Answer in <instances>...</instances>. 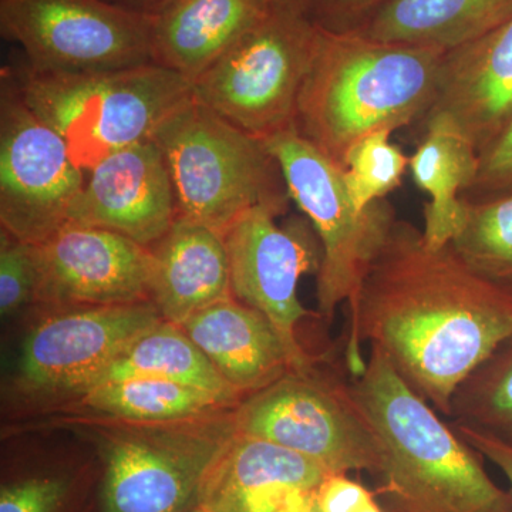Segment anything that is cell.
<instances>
[{
  "label": "cell",
  "instance_id": "1",
  "mask_svg": "<svg viewBox=\"0 0 512 512\" xmlns=\"http://www.w3.org/2000/svg\"><path fill=\"white\" fill-rule=\"evenodd\" d=\"M349 305L348 363L370 342L413 390L451 419L458 386L512 338V292L474 272L450 245L430 248L393 222Z\"/></svg>",
  "mask_w": 512,
  "mask_h": 512
},
{
  "label": "cell",
  "instance_id": "2",
  "mask_svg": "<svg viewBox=\"0 0 512 512\" xmlns=\"http://www.w3.org/2000/svg\"><path fill=\"white\" fill-rule=\"evenodd\" d=\"M380 448V493L404 512H512V493L491 480L481 454L372 348L350 383Z\"/></svg>",
  "mask_w": 512,
  "mask_h": 512
},
{
  "label": "cell",
  "instance_id": "3",
  "mask_svg": "<svg viewBox=\"0 0 512 512\" xmlns=\"http://www.w3.org/2000/svg\"><path fill=\"white\" fill-rule=\"evenodd\" d=\"M446 52L320 28L296 130L343 168L359 138L423 119L436 96Z\"/></svg>",
  "mask_w": 512,
  "mask_h": 512
},
{
  "label": "cell",
  "instance_id": "4",
  "mask_svg": "<svg viewBox=\"0 0 512 512\" xmlns=\"http://www.w3.org/2000/svg\"><path fill=\"white\" fill-rule=\"evenodd\" d=\"M5 73L86 173L121 148L151 140L192 97L190 80L157 63L77 74L37 73L22 64Z\"/></svg>",
  "mask_w": 512,
  "mask_h": 512
},
{
  "label": "cell",
  "instance_id": "5",
  "mask_svg": "<svg viewBox=\"0 0 512 512\" xmlns=\"http://www.w3.org/2000/svg\"><path fill=\"white\" fill-rule=\"evenodd\" d=\"M178 215L225 235L248 211L284 215L289 198L278 161L259 140L191 97L157 128Z\"/></svg>",
  "mask_w": 512,
  "mask_h": 512
},
{
  "label": "cell",
  "instance_id": "6",
  "mask_svg": "<svg viewBox=\"0 0 512 512\" xmlns=\"http://www.w3.org/2000/svg\"><path fill=\"white\" fill-rule=\"evenodd\" d=\"M319 37L311 16L274 8L192 82V97L259 140L291 130Z\"/></svg>",
  "mask_w": 512,
  "mask_h": 512
},
{
  "label": "cell",
  "instance_id": "7",
  "mask_svg": "<svg viewBox=\"0 0 512 512\" xmlns=\"http://www.w3.org/2000/svg\"><path fill=\"white\" fill-rule=\"evenodd\" d=\"M237 434L234 412L170 423H121L100 436L103 512H190L212 464Z\"/></svg>",
  "mask_w": 512,
  "mask_h": 512
},
{
  "label": "cell",
  "instance_id": "8",
  "mask_svg": "<svg viewBox=\"0 0 512 512\" xmlns=\"http://www.w3.org/2000/svg\"><path fill=\"white\" fill-rule=\"evenodd\" d=\"M281 167L289 198L305 214L322 247L316 274L320 318L330 322L355 298L367 266L397 220L387 200L359 212L350 200L343 168L295 128L265 141Z\"/></svg>",
  "mask_w": 512,
  "mask_h": 512
},
{
  "label": "cell",
  "instance_id": "9",
  "mask_svg": "<svg viewBox=\"0 0 512 512\" xmlns=\"http://www.w3.org/2000/svg\"><path fill=\"white\" fill-rule=\"evenodd\" d=\"M234 423L238 434L295 451L328 473L380 474L379 444L350 383L326 377L315 366L249 394L234 410Z\"/></svg>",
  "mask_w": 512,
  "mask_h": 512
},
{
  "label": "cell",
  "instance_id": "10",
  "mask_svg": "<svg viewBox=\"0 0 512 512\" xmlns=\"http://www.w3.org/2000/svg\"><path fill=\"white\" fill-rule=\"evenodd\" d=\"M0 30L37 73L111 72L154 63L150 15L107 0H0Z\"/></svg>",
  "mask_w": 512,
  "mask_h": 512
},
{
  "label": "cell",
  "instance_id": "11",
  "mask_svg": "<svg viewBox=\"0 0 512 512\" xmlns=\"http://www.w3.org/2000/svg\"><path fill=\"white\" fill-rule=\"evenodd\" d=\"M86 175L66 141L23 101L8 74L0 92V224L40 244L69 224Z\"/></svg>",
  "mask_w": 512,
  "mask_h": 512
},
{
  "label": "cell",
  "instance_id": "12",
  "mask_svg": "<svg viewBox=\"0 0 512 512\" xmlns=\"http://www.w3.org/2000/svg\"><path fill=\"white\" fill-rule=\"evenodd\" d=\"M163 316L151 301L74 306L50 313L23 340L16 389L33 399H76Z\"/></svg>",
  "mask_w": 512,
  "mask_h": 512
},
{
  "label": "cell",
  "instance_id": "13",
  "mask_svg": "<svg viewBox=\"0 0 512 512\" xmlns=\"http://www.w3.org/2000/svg\"><path fill=\"white\" fill-rule=\"evenodd\" d=\"M275 211H248L225 232L231 292L272 323L284 342L292 372H308L313 362L299 343V322L308 311L298 298L303 275L318 274L322 247L308 218L276 224Z\"/></svg>",
  "mask_w": 512,
  "mask_h": 512
},
{
  "label": "cell",
  "instance_id": "14",
  "mask_svg": "<svg viewBox=\"0 0 512 512\" xmlns=\"http://www.w3.org/2000/svg\"><path fill=\"white\" fill-rule=\"evenodd\" d=\"M36 245V303L52 308L151 301V249L107 229L67 224Z\"/></svg>",
  "mask_w": 512,
  "mask_h": 512
},
{
  "label": "cell",
  "instance_id": "15",
  "mask_svg": "<svg viewBox=\"0 0 512 512\" xmlns=\"http://www.w3.org/2000/svg\"><path fill=\"white\" fill-rule=\"evenodd\" d=\"M177 217L170 170L151 138L94 165L70 211L69 224L107 229L151 248Z\"/></svg>",
  "mask_w": 512,
  "mask_h": 512
},
{
  "label": "cell",
  "instance_id": "16",
  "mask_svg": "<svg viewBox=\"0 0 512 512\" xmlns=\"http://www.w3.org/2000/svg\"><path fill=\"white\" fill-rule=\"evenodd\" d=\"M512 119V19L466 45L447 50L436 96L419 124L447 126L478 154Z\"/></svg>",
  "mask_w": 512,
  "mask_h": 512
},
{
  "label": "cell",
  "instance_id": "17",
  "mask_svg": "<svg viewBox=\"0 0 512 512\" xmlns=\"http://www.w3.org/2000/svg\"><path fill=\"white\" fill-rule=\"evenodd\" d=\"M328 471L271 441L235 434L217 458L197 507L210 512H278L295 490H316Z\"/></svg>",
  "mask_w": 512,
  "mask_h": 512
},
{
  "label": "cell",
  "instance_id": "18",
  "mask_svg": "<svg viewBox=\"0 0 512 512\" xmlns=\"http://www.w3.org/2000/svg\"><path fill=\"white\" fill-rule=\"evenodd\" d=\"M180 326L244 399L292 372L288 350L272 323L234 296Z\"/></svg>",
  "mask_w": 512,
  "mask_h": 512
},
{
  "label": "cell",
  "instance_id": "19",
  "mask_svg": "<svg viewBox=\"0 0 512 512\" xmlns=\"http://www.w3.org/2000/svg\"><path fill=\"white\" fill-rule=\"evenodd\" d=\"M274 8L272 0H163L150 13L153 62L192 83Z\"/></svg>",
  "mask_w": 512,
  "mask_h": 512
},
{
  "label": "cell",
  "instance_id": "20",
  "mask_svg": "<svg viewBox=\"0 0 512 512\" xmlns=\"http://www.w3.org/2000/svg\"><path fill=\"white\" fill-rule=\"evenodd\" d=\"M150 299L164 320L181 325L232 296L224 235L178 215L153 245Z\"/></svg>",
  "mask_w": 512,
  "mask_h": 512
},
{
  "label": "cell",
  "instance_id": "21",
  "mask_svg": "<svg viewBox=\"0 0 512 512\" xmlns=\"http://www.w3.org/2000/svg\"><path fill=\"white\" fill-rule=\"evenodd\" d=\"M512 19V0H389L355 28L380 42L451 50Z\"/></svg>",
  "mask_w": 512,
  "mask_h": 512
},
{
  "label": "cell",
  "instance_id": "22",
  "mask_svg": "<svg viewBox=\"0 0 512 512\" xmlns=\"http://www.w3.org/2000/svg\"><path fill=\"white\" fill-rule=\"evenodd\" d=\"M410 157L413 181L430 197L424 208V241L430 248L446 247L466 222L467 202L461 198L473 184L478 151L454 128L429 126Z\"/></svg>",
  "mask_w": 512,
  "mask_h": 512
},
{
  "label": "cell",
  "instance_id": "23",
  "mask_svg": "<svg viewBox=\"0 0 512 512\" xmlns=\"http://www.w3.org/2000/svg\"><path fill=\"white\" fill-rule=\"evenodd\" d=\"M80 409L121 423H170L234 412L238 400L158 379L97 384L79 397Z\"/></svg>",
  "mask_w": 512,
  "mask_h": 512
},
{
  "label": "cell",
  "instance_id": "24",
  "mask_svg": "<svg viewBox=\"0 0 512 512\" xmlns=\"http://www.w3.org/2000/svg\"><path fill=\"white\" fill-rule=\"evenodd\" d=\"M128 379L168 380L221 394L238 402L244 400L222 379L183 328L164 319L134 339L104 370L94 386Z\"/></svg>",
  "mask_w": 512,
  "mask_h": 512
},
{
  "label": "cell",
  "instance_id": "25",
  "mask_svg": "<svg viewBox=\"0 0 512 512\" xmlns=\"http://www.w3.org/2000/svg\"><path fill=\"white\" fill-rule=\"evenodd\" d=\"M451 419L512 447V338L458 386Z\"/></svg>",
  "mask_w": 512,
  "mask_h": 512
},
{
  "label": "cell",
  "instance_id": "26",
  "mask_svg": "<svg viewBox=\"0 0 512 512\" xmlns=\"http://www.w3.org/2000/svg\"><path fill=\"white\" fill-rule=\"evenodd\" d=\"M448 245L478 275L512 292V194L467 202L466 222Z\"/></svg>",
  "mask_w": 512,
  "mask_h": 512
},
{
  "label": "cell",
  "instance_id": "27",
  "mask_svg": "<svg viewBox=\"0 0 512 512\" xmlns=\"http://www.w3.org/2000/svg\"><path fill=\"white\" fill-rule=\"evenodd\" d=\"M393 130L382 128L359 138L343 163V180L350 200L359 212L377 201L386 200L399 188L409 168L410 157L390 141Z\"/></svg>",
  "mask_w": 512,
  "mask_h": 512
},
{
  "label": "cell",
  "instance_id": "28",
  "mask_svg": "<svg viewBox=\"0 0 512 512\" xmlns=\"http://www.w3.org/2000/svg\"><path fill=\"white\" fill-rule=\"evenodd\" d=\"M36 245L0 229V313L9 318L36 303Z\"/></svg>",
  "mask_w": 512,
  "mask_h": 512
},
{
  "label": "cell",
  "instance_id": "29",
  "mask_svg": "<svg viewBox=\"0 0 512 512\" xmlns=\"http://www.w3.org/2000/svg\"><path fill=\"white\" fill-rule=\"evenodd\" d=\"M512 194V119L493 143L478 154V170L464 201L493 200Z\"/></svg>",
  "mask_w": 512,
  "mask_h": 512
},
{
  "label": "cell",
  "instance_id": "30",
  "mask_svg": "<svg viewBox=\"0 0 512 512\" xmlns=\"http://www.w3.org/2000/svg\"><path fill=\"white\" fill-rule=\"evenodd\" d=\"M72 481L63 476L23 478L2 485L0 512H60L70 494Z\"/></svg>",
  "mask_w": 512,
  "mask_h": 512
},
{
  "label": "cell",
  "instance_id": "31",
  "mask_svg": "<svg viewBox=\"0 0 512 512\" xmlns=\"http://www.w3.org/2000/svg\"><path fill=\"white\" fill-rule=\"evenodd\" d=\"M322 512H386L375 495L348 474L329 473L316 488Z\"/></svg>",
  "mask_w": 512,
  "mask_h": 512
},
{
  "label": "cell",
  "instance_id": "32",
  "mask_svg": "<svg viewBox=\"0 0 512 512\" xmlns=\"http://www.w3.org/2000/svg\"><path fill=\"white\" fill-rule=\"evenodd\" d=\"M386 2L389 0H322L311 18L322 29L342 32L355 28Z\"/></svg>",
  "mask_w": 512,
  "mask_h": 512
},
{
  "label": "cell",
  "instance_id": "33",
  "mask_svg": "<svg viewBox=\"0 0 512 512\" xmlns=\"http://www.w3.org/2000/svg\"><path fill=\"white\" fill-rule=\"evenodd\" d=\"M451 426L457 431L458 436L466 441L468 446L473 447L477 453L481 454V457L487 458L494 466L503 471L511 485L510 491L512 493V447L507 446L503 441L488 436L483 431L471 429V427L463 426V424L453 423Z\"/></svg>",
  "mask_w": 512,
  "mask_h": 512
},
{
  "label": "cell",
  "instance_id": "34",
  "mask_svg": "<svg viewBox=\"0 0 512 512\" xmlns=\"http://www.w3.org/2000/svg\"><path fill=\"white\" fill-rule=\"evenodd\" d=\"M278 512H322L316 490H295L286 497Z\"/></svg>",
  "mask_w": 512,
  "mask_h": 512
},
{
  "label": "cell",
  "instance_id": "35",
  "mask_svg": "<svg viewBox=\"0 0 512 512\" xmlns=\"http://www.w3.org/2000/svg\"><path fill=\"white\" fill-rule=\"evenodd\" d=\"M322 0H272L275 8L289 10L299 15L312 16Z\"/></svg>",
  "mask_w": 512,
  "mask_h": 512
},
{
  "label": "cell",
  "instance_id": "36",
  "mask_svg": "<svg viewBox=\"0 0 512 512\" xmlns=\"http://www.w3.org/2000/svg\"><path fill=\"white\" fill-rule=\"evenodd\" d=\"M107 2L114 3V5L121 6V8L150 15L163 0H107Z\"/></svg>",
  "mask_w": 512,
  "mask_h": 512
},
{
  "label": "cell",
  "instance_id": "37",
  "mask_svg": "<svg viewBox=\"0 0 512 512\" xmlns=\"http://www.w3.org/2000/svg\"><path fill=\"white\" fill-rule=\"evenodd\" d=\"M384 510H386V512H404L403 510H400V508L397 507V505L390 503V501H386V507H384Z\"/></svg>",
  "mask_w": 512,
  "mask_h": 512
},
{
  "label": "cell",
  "instance_id": "38",
  "mask_svg": "<svg viewBox=\"0 0 512 512\" xmlns=\"http://www.w3.org/2000/svg\"><path fill=\"white\" fill-rule=\"evenodd\" d=\"M190 512H210V511L204 510V508H201V507H197V508H194V510H191Z\"/></svg>",
  "mask_w": 512,
  "mask_h": 512
}]
</instances>
